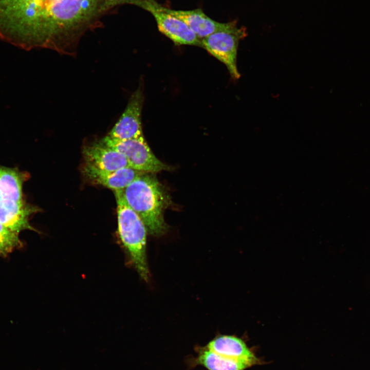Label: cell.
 <instances>
[{"mask_svg":"<svg viewBox=\"0 0 370 370\" xmlns=\"http://www.w3.org/2000/svg\"><path fill=\"white\" fill-rule=\"evenodd\" d=\"M247 35L246 28L238 27L233 21L225 29L201 40V47L226 66L233 79L238 80L240 74L237 67V50L240 41Z\"/></svg>","mask_w":370,"mask_h":370,"instance_id":"277c9868","label":"cell"},{"mask_svg":"<svg viewBox=\"0 0 370 370\" xmlns=\"http://www.w3.org/2000/svg\"><path fill=\"white\" fill-rule=\"evenodd\" d=\"M83 155L86 163L101 170L114 171L130 167L122 154L99 141L84 146Z\"/></svg>","mask_w":370,"mask_h":370,"instance_id":"9c48e42d","label":"cell"},{"mask_svg":"<svg viewBox=\"0 0 370 370\" xmlns=\"http://www.w3.org/2000/svg\"><path fill=\"white\" fill-rule=\"evenodd\" d=\"M115 194L120 240L140 277L147 281L150 272L146 255V227L138 215L126 203L122 190L115 191Z\"/></svg>","mask_w":370,"mask_h":370,"instance_id":"3957f363","label":"cell"},{"mask_svg":"<svg viewBox=\"0 0 370 370\" xmlns=\"http://www.w3.org/2000/svg\"><path fill=\"white\" fill-rule=\"evenodd\" d=\"M141 84L131 95L127 106L107 136L117 140H126L143 136L141 112L144 102Z\"/></svg>","mask_w":370,"mask_h":370,"instance_id":"52a82bcc","label":"cell"},{"mask_svg":"<svg viewBox=\"0 0 370 370\" xmlns=\"http://www.w3.org/2000/svg\"><path fill=\"white\" fill-rule=\"evenodd\" d=\"M162 8L183 21L200 40L225 29L229 24V22L220 23L212 19L199 8L188 10H175L163 6Z\"/></svg>","mask_w":370,"mask_h":370,"instance_id":"30bf717a","label":"cell"},{"mask_svg":"<svg viewBox=\"0 0 370 370\" xmlns=\"http://www.w3.org/2000/svg\"><path fill=\"white\" fill-rule=\"evenodd\" d=\"M35 210L26 206L22 200L2 199L0 200V223L18 233L27 229L35 230L30 225L29 218Z\"/></svg>","mask_w":370,"mask_h":370,"instance_id":"7c38bea8","label":"cell"},{"mask_svg":"<svg viewBox=\"0 0 370 370\" xmlns=\"http://www.w3.org/2000/svg\"><path fill=\"white\" fill-rule=\"evenodd\" d=\"M102 14L101 0H0V38L70 54Z\"/></svg>","mask_w":370,"mask_h":370,"instance_id":"6da1fadb","label":"cell"},{"mask_svg":"<svg viewBox=\"0 0 370 370\" xmlns=\"http://www.w3.org/2000/svg\"><path fill=\"white\" fill-rule=\"evenodd\" d=\"M0 192L3 199L22 200L21 174L15 170L0 166Z\"/></svg>","mask_w":370,"mask_h":370,"instance_id":"5bb4252c","label":"cell"},{"mask_svg":"<svg viewBox=\"0 0 370 370\" xmlns=\"http://www.w3.org/2000/svg\"><path fill=\"white\" fill-rule=\"evenodd\" d=\"M142 8L153 15L159 31L175 44L202 47L201 40L183 21L163 10L155 0L146 2Z\"/></svg>","mask_w":370,"mask_h":370,"instance_id":"8992f818","label":"cell"},{"mask_svg":"<svg viewBox=\"0 0 370 370\" xmlns=\"http://www.w3.org/2000/svg\"><path fill=\"white\" fill-rule=\"evenodd\" d=\"M18 233L0 223V256H5L21 246Z\"/></svg>","mask_w":370,"mask_h":370,"instance_id":"9a60e30c","label":"cell"},{"mask_svg":"<svg viewBox=\"0 0 370 370\" xmlns=\"http://www.w3.org/2000/svg\"><path fill=\"white\" fill-rule=\"evenodd\" d=\"M2 199H3V197H2V194H1V192H0V200H1Z\"/></svg>","mask_w":370,"mask_h":370,"instance_id":"e0dca14e","label":"cell"},{"mask_svg":"<svg viewBox=\"0 0 370 370\" xmlns=\"http://www.w3.org/2000/svg\"><path fill=\"white\" fill-rule=\"evenodd\" d=\"M150 0H101V9L102 13L119 5L131 4L141 8Z\"/></svg>","mask_w":370,"mask_h":370,"instance_id":"2e32d148","label":"cell"},{"mask_svg":"<svg viewBox=\"0 0 370 370\" xmlns=\"http://www.w3.org/2000/svg\"><path fill=\"white\" fill-rule=\"evenodd\" d=\"M99 141L122 154L130 167L134 170L143 173H156L168 169L151 151L144 136L117 140L106 135Z\"/></svg>","mask_w":370,"mask_h":370,"instance_id":"5b68a950","label":"cell"},{"mask_svg":"<svg viewBox=\"0 0 370 370\" xmlns=\"http://www.w3.org/2000/svg\"><path fill=\"white\" fill-rule=\"evenodd\" d=\"M197 353L196 362L208 370H244L252 366L246 361L221 356L206 346L198 348Z\"/></svg>","mask_w":370,"mask_h":370,"instance_id":"4fadbf2b","label":"cell"},{"mask_svg":"<svg viewBox=\"0 0 370 370\" xmlns=\"http://www.w3.org/2000/svg\"><path fill=\"white\" fill-rule=\"evenodd\" d=\"M85 177L92 183L114 191L123 190L143 172L127 167L114 171L101 170L86 163L83 167Z\"/></svg>","mask_w":370,"mask_h":370,"instance_id":"ba28073f","label":"cell"},{"mask_svg":"<svg viewBox=\"0 0 370 370\" xmlns=\"http://www.w3.org/2000/svg\"><path fill=\"white\" fill-rule=\"evenodd\" d=\"M122 192L126 203L141 219L147 232L155 236L164 233L166 225L163 211L167 197L155 176L143 173Z\"/></svg>","mask_w":370,"mask_h":370,"instance_id":"7a4b0ae2","label":"cell"},{"mask_svg":"<svg viewBox=\"0 0 370 370\" xmlns=\"http://www.w3.org/2000/svg\"><path fill=\"white\" fill-rule=\"evenodd\" d=\"M206 347L224 357L243 360L252 366L258 364L260 360L240 338L232 335H221L210 341Z\"/></svg>","mask_w":370,"mask_h":370,"instance_id":"8fae6325","label":"cell"}]
</instances>
